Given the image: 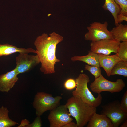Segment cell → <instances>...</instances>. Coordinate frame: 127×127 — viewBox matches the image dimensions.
Returning <instances> with one entry per match:
<instances>
[{
    "label": "cell",
    "mask_w": 127,
    "mask_h": 127,
    "mask_svg": "<svg viewBox=\"0 0 127 127\" xmlns=\"http://www.w3.org/2000/svg\"><path fill=\"white\" fill-rule=\"evenodd\" d=\"M62 98L59 96L54 97L51 94L44 92L37 93L33 102L37 116L40 117L46 111L56 108L59 105Z\"/></svg>",
    "instance_id": "cell-4"
},
{
    "label": "cell",
    "mask_w": 127,
    "mask_h": 127,
    "mask_svg": "<svg viewBox=\"0 0 127 127\" xmlns=\"http://www.w3.org/2000/svg\"><path fill=\"white\" fill-rule=\"evenodd\" d=\"M120 43L115 39L91 41L90 50L97 54L109 55L112 53L117 54Z\"/></svg>",
    "instance_id": "cell-9"
},
{
    "label": "cell",
    "mask_w": 127,
    "mask_h": 127,
    "mask_svg": "<svg viewBox=\"0 0 127 127\" xmlns=\"http://www.w3.org/2000/svg\"><path fill=\"white\" fill-rule=\"evenodd\" d=\"M98 54L100 67L104 69L107 75L110 77L111 70L114 66L121 60L117 54L112 55Z\"/></svg>",
    "instance_id": "cell-12"
},
{
    "label": "cell",
    "mask_w": 127,
    "mask_h": 127,
    "mask_svg": "<svg viewBox=\"0 0 127 127\" xmlns=\"http://www.w3.org/2000/svg\"><path fill=\"white\" fill-rule=\"evenodd\" d=\"M29 122L26 119H25L22 120L21 121L20 125L18 127H28L29 124Z\"/></svg>",
    "instance_id": "cell-27"
},
{
    "label": "cell",
    "mask_w": 127,
    "mask_h": 127,
    "mask_svg": "<svg viewBox=\"0 0 127 127\" xmlns=\"http://www.w3.org/2000/svg\"><path fill=\"white\" fill-rule=\"evenodd\" d=\"M114 39L120 41H127V25L119 24L110 31Z\"/></svg>",
    "instance_id": "cell-16"
},
{
    "label": "cell",
    "mask_w": 127,
    "mask_h": 127,
    "mask_svg": "<svg viewBox=\"0 0 127 127\" xmlns=\"http://www.w3.org/2000/svg\"><path fill=\"white\" fill-rule=\"evenodd\" d=\"M125 86V83L122 79H118L115 82H112L107 79L101 74L95 79L91 83L90 88L92 92L98 94L104 91L119 92Z\"/></svg>",
    "instance_id": "cell-5"
},
{
    "label": "cell",
    "mask_w": 127,
    "mask_h": 127,
    "mask_svg": "<svg viewBox=\"0 0 127 127\" xmlns=\"http://www.w3.org/2000/svg\"><path fill=\"white\" fill-rule=\"evenodd\" d=\"M16 68L12 70L0 75V91L8 92L12 88L19 79Z\"/></svg>",
    "instance_id": "cell-11"
},
{
    "label": "cell",
    "mask_w": 127,
    "mask_h": 127,
    "mask_svg": "<svg viewBox=\"0 0 127 127\" xmlns=\"http://www.w3.org/2000/svg\"><path fill=\"white\" fill-rule=\"evenodd\" d=\"M63 127H77L76 124L72 121L70 122L67 124Z\"/></svg>",
    "instance_id": "cell-28"
},
{
    "label": "cell",
    "mask_w": 127,
    "mask_h": 127,
    "mask_svg": "<svg viewBox=\"0 0 127 127\" xmlns=\"http://www.w3.org/2000/svg\"><path fill=\"white\" fill-rule=\"evenodd\" d=\"M64 86L67 90H71L74 89L76 88V86L75 80L73 78H69L65 82Z\"/></svg>",
    "instance_id": "cell-23"
},
{
    "label": "cell",
    "mask_w": 127,
    "mask_h": 127,
    "mask_svg": "<svg viewBox=\"0 0 127 127\" xmlns=\"http://www.w3.org/2000/svg\"><path fill=\"white\" fill-rule=\"evenodd\" d=\"M9 113L7 107L2 106L0 108V127H10L18 124L9 118Z\"/></svg>",
    "instance_id": "cell-17"
},
{
    "label": "cell",
    "mask_w": 127,
    "mask_h": 127,
    "mask_svg": "<svg viewBox=\"0 0 127 127\" xmlns=\"http://www.w3.org/2000/svg\"><path fill=\"white\" fill-rule=\"evenodd\" d=\"M63 39L61 36L53 32L49 34V36L47 34L43 33L35 41L37 54L41 64L40 70L44 74L55 73V64L60 61L56 56V47Z\"/></svg>",
    "instance_id": "cell-1"
},
{
    "label": "cell",
    "mask_w": 127,
    "mask_h": 127,
    "mask_svg": "<svg viewBox=\"0 0 127 127\" xmlns=\"http://www.w3.org/2000/svg\"><path fill=\"white\" fill-rule=\"evenodd\" d=\"M115 3L119 6L120 13L127 16V0H114Z\"/></svg>",
    "instance_id": "cell-22"
},
{
    "label": "cell",
    "mask_w": 127,
    "mask_h": 127,
    "mask_svg": "<svg viewBox=\"0 0 127 127\" xmlns=\"http://www.w3.org/2000/svg\"><path fill=\"white\" fill-rule=\"evenodd\" d=\"M76 84L75 89L72 92L73 96L79 98L86 103L97 107L101 104L102 97L100 93L95 98L88 87L90 81L88 76L84 73L80 74L75 79Z\"/></svg>",
    "instance_id": "cell-3"
},
{
    "label": "cell",
    "mask_w": 127,
    "mask_h": 127,
    "mask_svg": "<svg viewBox=\"0 0 127 127\" xmlns=\"http://www.w3.org/2000/svg\"><path fill=\"white\" fill-rule=\"evenodd\" d=\"M116 75L127 77V61H120L114 66L111 70L110 76Z\"/></svg>",
    "instance_id": "cell-19"
},
{
    "label": "cell",
    "mask_w": 127,
    "mask_h": 127,
    "mask_svg": "<svg viewBox=\"0 0 127 127\" xmlns=\"http://www.w3.org/2000/svg\"><path fill=\"white\" fill-rule=\"evenodd\" d=\"M117 54L121 61H127V41L120 43Z\"/></svg>",
    "instance_id": "cell-20"
},
{
    "label": "cell",
    "mask_w": 127,
    "mask_h": 127,
    "mask_svg": "<svg viewBox=\"0 0 127 127\" xmlns=\"http://www.w3.org/2000/svg\"><path fill=\"white\" fill-rule=\"evenodd\" d=\"M108 26L107 21L103 23L97 22H92L87 27L88 32L85 35V40L95 41L114 39L110 31L107 28Z\"/></svg>",
    "instance_id": "cell-7"
},
{
    "label": "cell",
    "mask_w": 127,
    "mask_h": 127,
    "mask_svg": "<svg viewBox=\"0 0 127 127\" xmlns=\"http://www.w3.org/2000/svg\"><path fill=\"white\" fill-rule=\"evenodd\" d=\"M102 7L105 10L109 11L113 16L116 26L118 24L117 21V17L120 13L121 9L119 6L115 2L114 0H105V2Z\"/></svg>",
    "instance_id": "cell-18"
},
{
    "label": "cell",
    "mask_w": 127,
    "mask_h": 127,
    "mask_svg": "<svg viewBox=\"0 0 127 127\" xmlns=\"http://www.w3.org/2000/svg\"><path fill=\"white\" fill-rule=\"evenodd\" d=\"M16 52L27 54L32 53L36 54L37 53L36 50L31 48H18L8 44H0V57L9 55Z\"/></svg>",
    "instance_id": "cell-13"
},
{
    "label": "cell",
    "mask_w": 127,
    "mask_h": 127,
    "mask_svg": "<svg viewBox=\"0 0 127 127\" xmlns=\"http://www.w3.org/2000/svg\"><path fill=\"white\" fill-rule=\"evenodd\" d=\"M124 21H127V16L120 13L117 16V22L118 24H119Z\"/></svg>",
    "instance_id": "cell-26"
},
{
    "label": "cell",
    "mask_w": 127,
    "mask_h": 127,
    "mask_svg": "<svg viewBox=\"0 0 127 127\" xmlns=\"http://www.w3.org/2000/svg\"><path fill=\"white\" fill-rule=\"evenodd\" d=\"M42 122L40 117L37 116L31 124H29L28 127H41Z\"/></svg>",
    "instance_id": "cell-25"
},
{
    "label": "cell",
    "mask_w": 127,
    "mask_h": 127,
    "mask_svg": "<svg viewBox=\"0 0 127 127\" xmlns=\"http://www.w3.org/2000/svg\"><path fill=\"white\" fill-rule=\"evenodd\" d=\"M16 60L15 68L18 74L29 72L40 63L37 54L35 55L19 53L16 58Z\"/></svg>",
    "instance_id": "cell-10"
},
{
    "label": "cell",
    "mask_w": 127,
    "mask_h": 127,
    "mask_svg": "<svg viewBox=\"0 0 127 127\" xmlns=\"http://www.w3.org/2000/svg\"><path fill=\"white\" fill-rule=\"evenodd\" d=\"M65 105L70 116L75 119L77 127H83L87 125L97 111L96 107L73 96L68 99Z\"/></svg>",
    "instance_id": "cell-2"
},
{
    "label": "cell",
    "mask_w": 127,
    "mask_h": 127,
    "mask_svg": "<svg viewBox=\"0 0 127 127\" xmlns=\"http://www.w3.org/2000/svg\"><path fill=\"white\" fill-rule=\"evenodd\" d=\"M120 105L121 109L124 111L127 112V91H126L123 95Z\"/></svg>",
    "instance_id": "cell-24"
},
{
    "label": "cell",
    "mask_w": 127,
    "mask_h": 127,
    "mask_svg": "<svg viewBox=\"0 0 127 127\" xmlns=\"http://www.w3.org/2000/svg\"><path fill=\"white\" fill-rule=\"evenodd\" d=\"M84 69L88 71L94 76L95 79L98 77L102 74L101 70L99 66L86 64Z\"/></svg>",
    "instance_id": "cell-21"
},
{
    "label": "cell",
    "mask_w": 127,
    "mask_h": 127,
    "mask_svg": "<svg viewBox=\"0 0 127 127\" xmlns=\"http://www.w3.org/2000/svg\"><path fill=\"white\" fill-rule=\"evenodd\" d=\"M71 60L73 62L80 61L85 62L89 65L100 66L98 54L90 50L88 51V54L86 55L74 56L71 58Z\"/></svg>",
    "instance_id": "cell-15"
},
{
    "label": "cell",
    "mask_w": 127,
    "mask_h": 127,
    "mask_svg": "<svg viewBox=\"0 0 127 127\" xmlns=\"http://www.w3.org/2000/svg\"><path fill=\"white\" fill-rule=\"evenodd\" d=\"M87 127H114L111 119L106 115L95 113L87 124Z\"/></svg>",
    "instance_id": "cell-14"
},
{
    "label": "cell",
    "mask_w": 127,
    "mask_h": 127,
    "mask_svg": "<svg viewBox=\"0 0 127 127\" xmlns=\"http://www.w3.org/2000/svg\"><path fill=\"white\" fill-rule=\"evenodd\" d=\"M101 114L106 115L111 120L114 127H118L127 119V112L121 109L120 102L115 100L101 106Z\"/></svg>",
    "instance_id": "cell-6"
},
{
    "label": "cell",
    "mask_w": 127,
    "mask_h": 127,
    "mask_svg": "<svg viewBox=\"0 0 127 127\" xmlns=\"http://www.w3.org/2000/svg\"><path fill=\"white\" fill-rule=\"evenodd\" d=\"M120 126V127H127V120L126 119L123 122Z\"/></svg>",
    "instance_id": "cell-29"
},
{
    "label": "cell",
    "mask_w": 127,
    "mask_h": 127,
    "mask_svg": "<svg viewBox=\"0 0 127 127\" xmlns=\"http://www.w3.org/2000/svg\"><path fill=\"white\" fill-rule=\"evenodd\" d=\"M50 111L48 119L50 127H63L73 120L65 105H59Z\"/></svg>",
    "instance_id": "cell-8"
}]
</instances>
